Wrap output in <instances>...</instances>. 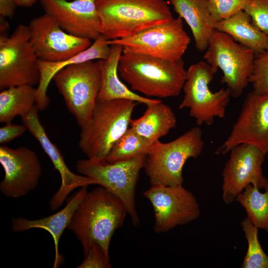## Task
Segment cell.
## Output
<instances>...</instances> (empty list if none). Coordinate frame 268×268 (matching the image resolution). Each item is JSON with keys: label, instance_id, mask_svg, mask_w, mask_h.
Segmentation results:
<instances>
[{"label": "cell", "instance_id": "6da1fadb", "mask_svg": "<svg viewBox=\"0 0 268 268\" xmlns=\"http://www.w3.org/2000/svg\"><path fill=\"white\" fill-rule=\"evenodd\" d=\"M127 209L116 196L100 186L87 192L67 227L79 240L84 255L94 244L109 256L115 231L123 226Z\"/></svg>", "mask_w": 268, "mask_h": 268}, {"label": "cell", "instance_id": "7a4b0ae2", "mask_svg": "<svg viewBox=\"0 0 268 268\" xmlns=\"http://www.w3.org/2000/svg\"><path fill=\"white\" fill-rule=\"evenodd\" d=\"M118 72L133 90L158 98L179 95L187 75L183 59L172 62L125 51L120 58Z\"/></svg>", "mask_w": 268, "mask_h": 268}, {"label": "cell", "instance_id": "3957f363", "mask_svg": "<svg viewBox=\"0 0 268 268\" xmlns=\"http://www.w3.org/2000/svg\"><path fill=\"white\" fill-rule=\"evenodd\" d=\"M95 3L99 31L108 41L131 37L174 18L164 0H95Z\"/></svg>", "mask_w": 268, "mask_h": 268}, {"label": "cell", "instance_id": "277c9868", "mask_svg": "<svg viewBox=\"0 0 268 268\" xmlns=\"http://www.w3.org/2000/svg\"><path fill=\"white\" fill-rule=\"evenodd\" d=\"M139 103L129 99H97L91 117L81 128L78 147L88 158H106L129 128Z\"/></svg>", "mask_w": 268, "mask_h": 268}, {"label": "cell", "instance_id": "5b68a950", "mask_svg": "<svg viewBox=\"0 0 268 268\" xmlns=\"http://www.w3.org/2000/svg\"><path fill=\"white\" fill-rule=\"evenodd\" d=\"M204 145L202 131L193 127L174 140L154 142L146 156L143 169L151 185H183V169L190 158H197Z\"/></svg>", "mask_w": 268, "mask_h": 268}, {"label": "cell", "instance_id": "8992f818", "mask_svg": "<svg viewBox=\"0 0 268 268\" xmlns=\"http://www.w3.org/2000/svg\"><path fill=\"white\" fill-rule=\"evenodd\" d=\"M146 156L115 162H110L106 158H87L77 160L75 165L79 174L94 180L96 185L105 188L123 202L136 227L139 226L140 220L135 205V189Z\"/></svg>", "mask_w": 268, "mask_h": 268}, {"label": "cell", "instance_id": "52a82bcc", "mask_svg": "<svg viewBox=\"0 0 268 268\" xmlns=\"http://www.w3.org/2000/svg\"><path fill=\"white\" fill-rule=\"evenodd\" d=\"M71 64L59 71L53 79L67 108L80 128L90 120L101 84L98 61Z\"/></svg>", "mask_w": 268, "mask_h": 268}, {"label": "cell", "instance_id": "ba28073f", "mask_svg": "<svg viewBox=\"0 0 268 268\" xmlns=\"http://www.w3.org/2000/svg\"><path fill=\"white\" fill-rule=\"evenodd\" d=\"M216 71L205 61H200L190 66L183 86L184 95L178 107L188 108L189 115L197 125H211L216 118L225 117L231 97L229 90L222 88L212 92L209 84Z\"/></svg>", "mask_w": 268, "mask_h": 268}, {"label": "cell", "instance_id": "9c48e42d", "mask_svg": "<svg viewBox=\"0 0 268 268\" xmlns=\"http://www.w3.org/2000/svg\"><path fill=\"white\" fill-rule=\"evenodd\" d=\"M255 54L228 34L215 30L203 59L217 72H222L220 82L225 84L231 97L238 98L249 83Z\"/></svg>", "mask_w": 268, "mask_h": 268}, {"label": "cell", "instance_id": "30bf717a", "mask_svg": "<svg viewBox=\"0 0 268 268\" xmlns=\"http://www.w3.org/2000/svg\"><path fill=\"white\" fill-rule=\"evenodd\" d=\"M28 25H18L0 36V89L39 84V59L30 42Z\"/></svg>", "mask_w": 268, "mask_h": 268}, {"label": "cell", "instance_id": "8fae6325", "mask_svg": "<svg viewBox=\"0 0 268 268\" xmlns=\"http://www.w3.org/2000/svg\"><path fill=\"white\" fill-rule=\"evenodd\" d=\"M191 39L179 16L171 21L149 28L127 38L108 41L118 44L123 51L149 56L172 62L179 61L186 51Z\"/></svg>", "mask_w": 268, "mask_h": 268}, {"label": "cell", "instance_id": "7c38bea8", "mask_svg": "<svg viewBox=\"0 0 268 268\" xmlns=\"http://www.w3.org/2000/svg\"><path fill=\"white\" fill-rule=\"evenodd\" d=\"M143 195L153 207V229L157 233L167 232L178 226L187 224L200 215L197 198L183 185H151Z\"/></svg>", "mask_w": 268, "mask_h": 268}, {"label": "cell", "instance_id": "4fadbf2b", "mask_svg": "<svg viewBox=\"0 0 268 268\" xmlns=\"http://www.w3.org/2000/svg\"><path fill=\"white\" fill-rule=\"evenodd\" d=\"M229 152L222 173V198L225 203H232L249 185L260 190L268 189V180L262 168L266 154L261 149L250 144L241 143Z\"/></svg>", "mask_w": 268, "mask_h": 268}, {"label": "cell", "instance_id": "5bb4252c", "mask_svg": "<svg viewBox=\"0 0 268 268\" xmlns=\"http://www.w3.org/2000/svg\"><path fill=\"white\" fill-rule=\"evenodd\" d=\"M241 143L255 145L268 153V94L253 91L247 94L229 135L215 154L224 155Z\"/></svg>", "mask_w": 268, "mask_h": 268}, {"label": "cell", "instance_id": "9a60e30c", "mask_svg": "<svg viewBox=\"0 0 268 268\" xmlns=\"http://www.w3.org/2000/svg\"><path fill=\"white\" fill-rule=\"evenodd\" d=\"M28 26L30 42L40 60L62 61L84 51L91 45L90 39L66 32L45 13L32 19Z\"/></svg>", "mask_w": 268, "mask_h": 268}, {"label": "cell", "instance_id": "2e32d148", "mask_svg": "<svg viewBox=\"0 0 268 268\" xmlns=\"http://www.w3.org/2000/svg\"><path fill=\"white\" fill-rule=\"evenodd\" d=\"M0 163L4 171L0 191L5 197L18 199L37 187L42 166L34 151L24 146L12 148L2 145Z\"/></svg>", "mask_w": 268, "mask_h": 268}, {"label": "cell", "instance_id": "e0dca14e", "mask_svg": "<svg viewBox=\"0 0 268 268\" xmlns=\"http://www.w3.org/2000/svg\"><path fill=\"white\" fill-rule=\"evenodd\" d=\"M45 13L66 32L94 41L101 35L95 0H39Z\"/></svg>", "mask_w": 268, "mask_h": 268}, {"label": "cell", "instance_id": "ac0fdd59", "mask_svg": "<svg viewBox=\"0 0 268 268\" xmlns=\"http://www.w3.org/2000/svg\"><path fill=\"white\" fill-rule=\"evenodd\" d=\"M38 111L35 105L28 113L21 117V119L27 130L40 143L51 160L55 169L61 176V185L49 201L50 209L55 210L63 204L67 196L75 189L96 184L92 179L75 174L68 168L61 151L48 136L40 121Z\"/></svg>", "mask_w": 268, "mask_h": 268}, {"label": "cell", "instance_id": "d6986e66", "mask_svg": "<svg viewBox=\"0 0 268 268\" xmlns=\"http://www.w3.org/2000/svg\"><path fill=\"white\" fill-rule=\"evenodd\" d=\"M87 188L88 186L81 187L62 209L48 217L34 220L18 217L11 220V228L14 232L40 228L51 234L54 240L55 250L54 268L58 267L62 262V258L59 252L60 239L65 229L67 227L76 208L88 192Z\"/></svg>", "mask_w": 268, "mask_h": 268}, {"label": "cell", "instance_id": "ffe728a7", "mask_svg": "<svg viewBox=\"0 0 268 268\" xmlns=\"http://www.w3.org/2000/svg\"><path fill=\"white\" fill-rule=\"evenodd\" d=\"M102 35L84 51L73 57L62 61L50 62L39 60L40 81L37 88L36 106L39 111L46 109L49 99L47 89L50 81L57 72L71 64L80 63L89 61L107 59L110 54V45Z\"/></svg>", "mask_w": 268, "mask_h": 268}, {"label": "cell", "instance_id": "44dd1931", "mask_svg": "<svg viewBox=\"0 0 268 268\" xmlns=\"http://www.w3.org/2000/svg\"><path fill=\"white\" fill-rule=\"evenodd\" d=\"M123 46L110 45V54L107 59L98 60L101 70V84L98 95L99 100L129 99L147 105L159 99L149 98L134 93L120 80L118 76V65L123 53Z\"/></svg>", "mask_w": 268, "mask_h": 268}, {"label": "cell", "instance_id": "7402d4cb", "mask_svg": "<svg viewBox=\"0 0 268 268\" xmlns=\"http://www.w3.org/2000/svg\"><path fill=\"white\" fill-rule=\"evenodd\" d=\"M175 11L191 29L197 51L206 50L215 30L214 22L204 0H169Z\"/></svg>", "mask_w": 268, "mask_h": 268}, {"label": "cell", "instance_id": "603a6c76", "mask_svg": "<svg viewBox=\"0 0 268 268\" xmlns=\"http://www.w3.org/2000/svg\"><path fill=\"white\" fill-rule=\"evenodd\" d=\"M143 115L131 121L130 128L152 143L167 135L177 125L172 108L160 99L148 104Z\"/></svg>", "mask_w": 268, "mask_h": 268}, {"label": "cell", "instance_id": "cb8c5ba5", "mask_svg": "<svg viewBox=\"0 0 268 268\" xmlns=\"http://www.w3.org/2000/svg\"><path fill=\"white\" fill-rule=\"evenodd\" d=\"M214 29L228 34L238 43L253 51L255 55L268 49V36L253 24L244 10L216 22Z\"/></svg>", "mask_w": 268, "mask_h": 268}, {"label": "cell", "instance_id": "d4e9b609", "mask_svg": "<svg viewBox=\"0 0 268 268\" xmlns=\"http://www.w3.org/2000/svg\"><path fill=\"white\" fill-rule=\"evenodd\" d=\"M37 88L31 85L11 87L0 93V122L10 123L17 116L28 113L35 106Z\"/></svg>", "mask_w": 268, "mask_h": 268}, {"label": "cell", "instance_id": "484cf974", "mask_svg": "<svg viewBox=\"0 0 268 268\" xmlns=\"http://www.w3.org/2000/svg\"><path fill=\"white\" fill-rule=\"evenodd\" d=\"M235 201L245 209L247 217L255 226L268 231V189L262 193L257 187L249 185Z\"/></svg>", "mask_w": 268, "mask_h": 268}, {"label": "cell", "instance_id": "4316f807", "mask_svg": "<svg viewBox=\"0 0 268 268\" xmlns=\"http://www.w3.org/2000/svg\"><path fill=\"white\" fill-rule=\"evenodd\" d=\"M152 144L130 127L113 145L106 159L115 162L147 155Z\"/></svg>", "mask_w": 268, "mask_h": 268}, {"label": "cell", "instance_id": "83f0119b", "mask_svg": "<svg viewBox=\"0 0 268 268\" xmlns=\"http://www.w3.org/2000/svg\"><path fill=\"white\" fill-rule=\"evenodd\" d=\"M247 241L248 249L242 268H268V255L264 251L258 238V228L247 217L241 222Z\"/></svg>", "mask_w": 268, "mask_h": 268}, {"label": "cell", "instance_id": "f1b7e54d", "mask_svg": "<svg viewBox=\"0 0 268 268\" xmlns=\"http://www.w3.org/2000/svg\"><path fill=\"white\" fill-rule=\"evenodd\" d=\"M249 81L255 93L268 94V49L255 55Z\"/></svg>", "mask_w": 268, "mask_h": 268}, {"label": "cell", "instance_id": "f546056e", "mask_svg": "<svg viewBox=\"0 0 268 268\" xmlns=\"http://www.w3.org/2000/svg\"><path fill=\"white\" fill-rule=\"evenodd\" d=\"M215 23L244 10L251 0H204Z\"/></svg>", "mask_w": 268, "mask_h": 268}, {"label": "cell", "instance_id": "4dcf8cb0", "mask_svg": "<svg viewBox=\"0 0 268 268\" xmlns=\"http://www.w3.org/2000/svg\"><path fill=\"white\" fill-rule=\"evenodd\" d=\"M244 10L253 24L268 36V0H251Z\"/></svg>", "mask_w": 268, "mask_h": 268}, {"label": "cell", "instance_id": "1f68e13d", "mask_svg": "<svg viewBox=\"0 0 268 268\" xmlns=\"http://www.w3.org/2000/svg\"><path fill=\"white\" fill-rule=\"evenodd\" d=\"M83 262L78 268H110V256L97 244H93L84 255Z\"/></svg>", "mask_w": 268, "mask_h": 268}, {"label": "cell", "instance_id": "d6a6232c", "mask_svg": "<svg viewBox=\"0 0 268 268\" xmlns=\"http://www.w3.org/2000/svg\"><path fill=\"white\" fill-rule=\"evenodd\" d=\"M27 130L25 126L23 125H15L10 123L0 128V143L4 144L10 142L14 138L23 134Z\"/></svg>", "mask_w": 268, "mask_h": 268}, {"label": "cell", "instance_id": "836d02e7", "mask_svg": "<svg viewBox=\"0 0 268 268\" xmlns=\"http://www.w3.org/2000/svg\"><path fill=\"white\" fill-rule=\"evenodd\" d=\"M16 6L15 0H0L1 17H12L15 13Z\"/></svg>", "mask_w": 268, "mask_h": 268}, {"label": "cell", "instance_id": "e575fe53", "mask_svg": "<svg viewBox=\"0 0 268 268\" xmlns=\"http://www.w3.org/2000/svg\"><path fill=\"white\" fill-rule=\"evenodd\" d=\"M38 0H15L17 6L21 7H30L33 5Z\"/></svg>", "mask_w": 268, "mask_h": 268}, {"label": "cell", "instance_id": "d590c367", "mask_svg": "<svg viewBox=\"0 0 268 268\" xmlns=\"http://www.w3.org/2000/svg\"><path fill=\"white\" fill-rule=\"evenodd\" d=\"M267 155V158L268 162V153L266 154Z\"/></svg>", "mask_w": 268, "mask_h": 268}]
</instances>
